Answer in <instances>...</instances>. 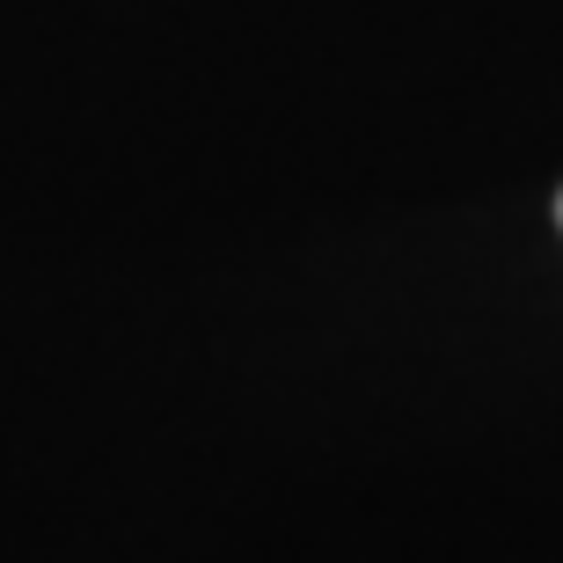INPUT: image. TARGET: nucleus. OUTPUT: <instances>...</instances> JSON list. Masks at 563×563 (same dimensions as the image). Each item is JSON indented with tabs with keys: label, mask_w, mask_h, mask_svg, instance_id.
I'll return each instance as SVG.
<instances>
[{
	"label": "nucleus",
	"mask_w": 563,
	"mask_h": 563,
	"mask_svg": "<svg viewBox=\"0 0 563 563\" xmlns=\"http://www.w3.org/2000/svg\"><path fill=\"white\" fill-rule=\"evenodd\" d=\"M556 220H563V206H556Z\"/></svg>",
	"instance_id": "1"
}]
</instances>
